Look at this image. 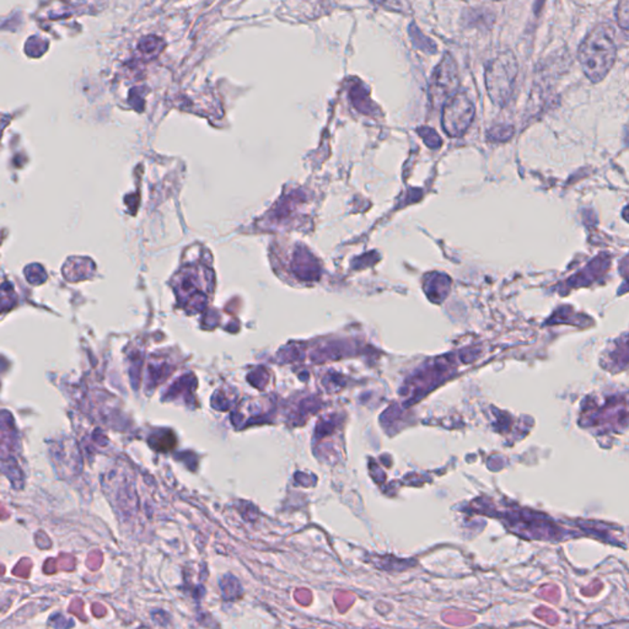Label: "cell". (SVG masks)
Masks as SVG:
<instances>
[{
	"label": "cell",
	"mask_w": 629,
	"mask_h": 629,
	"mask_svg": "<svg viewBox=\"0 0 629 629\" xmlns=\"http://www.w3.org/2000/svg\"><path fill=\"white\" fill-rule=\"evenodd\" d=\"M494 2H501V0H494Z\"/></svg>",
	"instance_id": "7c38bea8"
},
{
	"label": "cell",
	"mask_w": 629,
	"mask_h": 629,
	"mask_svg": "<svg viewBox=\"0 0 629 629\" xmlns=\"http://www.w3.org/2000/svg\"><path fill=\"white\" fill-rule=\"evenodd\" d=\"M460 87L459 70L454 57L444 54L443 60L433 71L429 83V98L434 106L446 104Z\"/></svg>",
	"instance_id": "277c9868"
},
{
	"label": "cell",
	"mask_w": 629,
	"mask_h": 629,
	"mask_svg": "<svg viewBox=\"0 0 629 629\" xmlns=\"http://www.w3.org/2000/svg\"><path fill=\"white\" fill-rule=\"evenodd\" d=\"M157 47H159V39L154 36L146 37L139 43L140 51L145 53L155 52Z\"/></svg>",
	"instance_id": "9c48e42d"
},
{
	"label": "cell",
	"mask_w": 629,
	"mask_h": 629,
	"mask_svg": "<svg viewBox=\"0 0 629 629\" xmlns=\"http://www.w3.org/2000/svg\"><path fill=\"white\" fill-rule=\"evenodd\" d=\"M382 6V8L390 10V12L401 13L405 15L412 13V6L409 0H372Z\"/></svg>",
	"instance_id": "52a82bcc"
},
{
	"label": "cell",
	"mask_w": 629,
	"mask_h": 629,
	"mask_svg": "<svg viewBox=\"0 0 629 629\" xmlns=\"http://www.w3.org/2000/svg\"><path fill=\"white\" fill-rule=\"evenodd\" d=\"M512 135V127H502V126H498L491 131V136H494L495 139H499V136H502L504 138H509Z\"/></svg>",
	"instance_id": "8fae6325"
},
{
	"label": "cell",
	"mask_w": 629,
	"mask_h": 629,
	"mask_svg": "<svg viewBox=\"0 0 629 629\" xmlns=\"http://www.w3.org/2000/svg\"><path fill=\"white\" fill-rule=\"evenodd\" d=\"M476 108L465 91L456 92L444 104L442 126L447 136L457 138L463 136L474 121Z\"/></svg>",
	"instance_id": "3957f363"
},
{
	"label": "cell",
	"mask_w": 629,
	"mask_h": 629,
	"mask_svg": "<svg viewBox=\"0 0 629 629\" xmlns=\"http://www.w3.org/2000/svg\"><path fill=\"white\" fill-rule=\"evenodd\" d=\"M409 37L416 49L423 51V52L434 54L437 53V43L430 40L429 37L424 35L419 27L416 23H411L408 27Z\"/></svg>",
	"instance_id": "8992f818"
},
{
	"label": "cell",
	"mask_w": 629,
	"mask_h": 629,
	"mask_svg": "<svg viewBox=\"0 0 629 629\" xmlns=\"http://www.w3.org/2000/svg\"><path fill=\"white\" fill-rule=\"evenodd\" d=\"M351 100L359 111L364 112V114H371L372 102L371 98H369L368 88H365L361 81H358L351 88Z\"/></svg>",
	"instance_id": "5b68a950"
},
{
	"label": "cell",
	"mask_w": 629,
	"mask_h": 629,
	"mask_svg": "<svg viewBox=\"0 0 629 629\" xmlns=\"http://www.w3.org/2000/svg\"><path fill=\"white\" fill-rule=\"evenodd\" d=\"M518 71V60L512 51H504L490 61L485 70V88L494 105L502 108L511 100Z\"/></svg>",
	"instance_id": "7a4b0ae2"
},
{
	"label": "cell",
	"mask_w": 629,
	"mask_h": 629,
	"mask_svg": "<svg viewBox=\"0 0 629 629\" xmlns=\"http://www.w3.org/2000/svg\"><path fill=\"white\" fill-rule=\"evenodd\" d=\"M618 26L629 36V0H620L616 9Z\"/></svg>",
	"instance_id": "ba28073f"
},
{
	"label": "cell",
	"mask_w": 629,
	"mask_h": 629,
	"mask_svg": "<svg viewBox=\"0 0 629 629\" xmlns=\"http://www.w3.org/2000/svg\"><path fill=\"white\" fill-rule=\"evenodd\" d=\"M420 135H422L423 138L426 139L427 145L432 146H439L440 139L439 136H437V133L433 131V129L430 128H424L420 129Z\"/></svg>",
	"instance_id": "30bf717a"
},
{
	"label": "cell",
	"mask_w": 629,
	"mask_h": 629,
	"mask_svg": "<svg viewBox=\"0 0 629 629\" xmlns=\"http://www.w3.org/2000/svg\"><path fill=\"white\" fill-rule=\"evenodd\" d=\"M617 47L610 26L599 25L583 40L577 50V60L591 83L603 81L615 66Z\"/></svg>",
	"instance_id": "6da1fadb"
}]
</instances>
